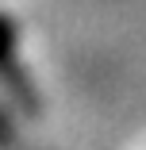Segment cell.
I'll return each mask as SVG.
<instances>
[{
    "instance_id": "cell-1",
    "label": "cell",
    "mask_w": 146,
    "mask_h": 150,
    "mask_svg": "<svg viewBox=\"0 0 146 150\" xmlns=\"http://www.w3.org/2000/svg\"><path fill=\"white\" fill-rule=\"evenodd\" d=\"M16 50H19L16 27H12V19H8V16H0V85H4L8 93L23 104V108H31V112H35V108H39V96H35L31 77L23 73V66H19Z\"/></svg>"
}]
</instances>
